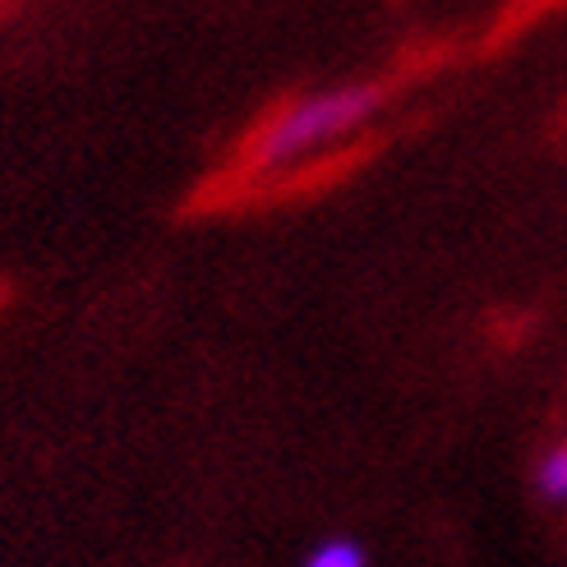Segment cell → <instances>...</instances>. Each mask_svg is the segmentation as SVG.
<instances>
[{
  "label": "cell",
  "mask_w": 567,
  "mask_h": 567,
  "mask_svg": "<svg viewBox=\"0 0 567 567\" xmlns=\"http://www.w3.org/2000/svg\"><path fill=\"white\" fill-rule=\"evenodd\" d=\"M374 102H379V89H337V93L305 97L254 138L249 157H254V166H281V162L300 157L305 148L323 144V138H337L351 125H360L374 111Z\"/></svg>",
  "instance_id": "cell-1"
},
{
  "label": "cell",
  "mask_w": 567,
  "mask_h": 567,
  "mask_svg": "<svg viewBox=\"0 0 567 567\" xmlns=\"http://www.w3.org/2000/svg\"><path fill=\"white\" fill-rule=\"evenodd\" d=\"M305 567H364V549L355 540H328L305 558Z\"/></svg>",
  "instance_id": "cell-2"
},
{
  "label": "cell",
  "mask_w": 567,
  "mask_h": 567,
  "mask_svg": "<svg viewBox=\"0 0 567 567\" xmlns=\"http://www.w3.org/2000/svg\"><path fill=\"white\" fill-rule=\"evenodd\" d=\"M540 489H545V498H567V447H558V452H549V457L540 462Z\"/></svg>",
  "instance_id": "cell-3"
}]
</instances>
